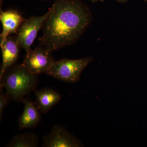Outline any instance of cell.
<instances>
[{
    "instance_id": "obj_11",
    "label": "cell",
    "mask_w": 147,
    "mask_h": 147,
    "mask_svg": "<svg viewBox=\"0 0 147 147\" xmlns=\"http://www.w3.org/2000/svg\"><path fill=\"white\" fill-rule=\"evenodd\" d=\"M39 139L33 132L20 133L15 135L6 146L8 147H36L38 146Z\"/></svg>"
},
{
    "instance_id": "obj_3",
    "label": "cell",
    "mask_w": 147,
    "mask_h": 147,
    "mask_svg": "<svg viewBox=\"0 0 147 147\" xmlns=\"http://www.w3.org/2000/svg\"><path fill=\"white\" fill-rule=\"evenodd\" d=\"M93 60L89 57L78 59L64 58L55 61L46 74L62 82L76 83L84 69Z\"/></svg>"
},
{
    "instance_id": "obj_1",
    "label": "cell",
    "mask_w": 147,
    "mask_h": 147,
    "mask_svg": "<svg viewBox=\"0 0 147 147\" xmlns=\"http://www.w3.org/2000/svg\"><path fill=\"white\" fill-rule=\"evenodd\" d=\"M92 19L90 9L80 0H55L42 27L40 47L52 52L74 44Z\"/></svg>"
},
{
    "instance_id": "obj_2",
    "label": "cell",
    "mask_w": 147,
    "mask_h": 147,
    "mask_svg": "<svg viewBox=\"0 0 147 147\" xmlns=\"http://www.w3.org/2000/svg\"><path fill=\"white\" fill-rule=\"evenodd\" d=\"M1 88H4L10 100L23 101L36 91L38 80L37 75L31 73L22 65H12L0 78Z\"/></svg>"
},
{
    "instance_id": "obj_12",
    "label": "cell",
    "mask_w": 147,
    "mask_h": 147,
    "mask_svg": "<svg viewBox=\"0 0 147 147\" xmlns=\"http://www.w3.org/2000/svg\"><path fill=\"white\" fill-rule=\"evenodd\" d=\"M10 100L8 96L5 93H3L2 90L1 89L0 94V120L1 122L2 121L3 113L6 106Z\"/></svg>"
},
{
    "instance_id": "obj_6",
    "label": "cell",
    "mask_w": 147,
    "mask_h": 147,
    "mask_svg": "<svg viewBox=\"0 0 147 147\" xmlns=\"http://www.w3.org/2000/svg\"><path fill=\"white\" fill-rule=\"evenodd\" d=\"M42 147H79L83 146L80 140L61 125L53 126L49 134L43 137Z\"/></svg>"
},
{
    "instance_id": "obj_13",
    "label": "cell",
    "mask_w": 147,
    "mask_h": 147,
    "mask_svg": "<svg viewBox=\"0 0 147 147\" xmlns=\"http://www.w3.org/2000/svg\"><path fill=\"white\" fill-rule=\"evenodd\" d=\"M93 3L97 2H102L104 0H90Z\"/></svg>"
},
{
    "instance_id": "obj_9",
    "label": "cell",
    "mask_w": 147,
    "mask_h": 147,
    "mask_svg": "<svg viewBox=\"0 0 147 147\" xmlns=\"http://www.w3.org/2000/svg\"><path fill=\"white\" fill-rule=\"evenodd\" d=\"M23 102L24 110L22 115L18 118V128L20 130L34 128L39 124L41 120L39 109L28 98L25 99Z\"/></svg>"
},
{
    "instance_id": "obj_7",
    "label": "cell",
    "mask_w": 147,
    "mask_h": 147,
    "mask_svg": "<svg viewBox=\"0 0 147 147\" xmlns=\"http://www.w3.org/2000/svg\"><path fill=\"white\" fill-rule=\"evenodd\" d=\"M0 20L3 30L0 35V45L5 41L10 34L17 33L21 24L25 20L22 14L14 10H1Z\"/></svg>"
},
{
    "instance_id": "obj_4",
    "label": "cell",
    "mask_w": 147,
    "mask_h": 147,
    "mask_svg": "<svg viewBox=\"0 0 147 147\" xmlns=\"http://www.w3.org/2000/svg\"><path fill=\"white\" fill-rule=\"evenodd\" d=\"M48 14V11L41 16H31L25 19L18 29L16 36L17 42L26 54L32 50L31 47L39 30L42 29Z\"/></svg>"
},
{
    "instance_id": "obj_15",
    "label": "cell",
    "mask_w": 147,
    "mask_h": 147,
    "mask_svg": "<svg viewBox=\"0 0 147 147\" xmlns=\"http://www.w3.org/2000/svg\"><path fill=\"white\" fill-rule=\"evenodd\" d=\"M144 1H147V0H144Z\"/></svg>"
},
{
    "instance_id": "obj_14",
    "label": "cell",
    "mask_w": 147,
    "mask_h": 147,
    "mask_svg": "<svg viewBox=\"0 0 147 147\" xmlns=\"http://www.w3.org/2000/svg\"><path fill=\"white\" fill-rule=\"evenodd\" d=\"M119 2L121 3H124L125 2L127 1L128 0H117Z\"/></svg>"
},
{
    "instance_id": "obj_8",
    "label": "cell",
    "mask_w": 147,
    "mask_h": 147,
    "mask_svg": "<svg viewBox=\"0 0 147 147\" xmlns=\"http://www.w3.org/2000/svg\"><path fill=\"white\" fill-rule=\"evenodd\" d=\"M2 55V63L0 72V78L7 69L16 63L20 52V46L16 36H9L3 44L0 45Z\"/></svg>"
},
{
    "instance_id": "obj_16",
    "label": "cell",
    "mask_w": 147,
    "mask_h": 147,
    "mask_svg": "<svg viewBox=\"0 0 147 147\" xmlns=\"http://www.w3.org/2000/svg\"><path fill=\"white\" fill-rule=\"evenodd\" d=\"M41 1H46V0H41Z\"/></svg>"
},
{
    "instance_id": "obj_10",
    "label": "cell",
    "mask_w": 147,
    "mask_h": 147,
    "mask_svg": "<svg viewBox=\"0 0 147 147\" xmlns=\"http://www.w3.org/2000/svg\"><path fill=\"white\" fill-rule=\"evenodd\" d=\"M36 105L42 114H46L60 100L59 93L51 88H45L35 91Z\"/></svg>"
},
{
    "instance_id": "obj_5",
    "label": "cell",
    "mask_w": 147,
    "mask_h": 147,
    "mask_svg": "<svg viewBox=\"0 0 147 147\" xmlns=\"http://www.w3.org/2000/svg\"><path fill=\"white\" fill-rule=\"evenodd\" d=\"M51 53L40 46L37 47L26 54L21 65L36 75L46 74L55 61Z\"/></svg>"
}]
</instances>
